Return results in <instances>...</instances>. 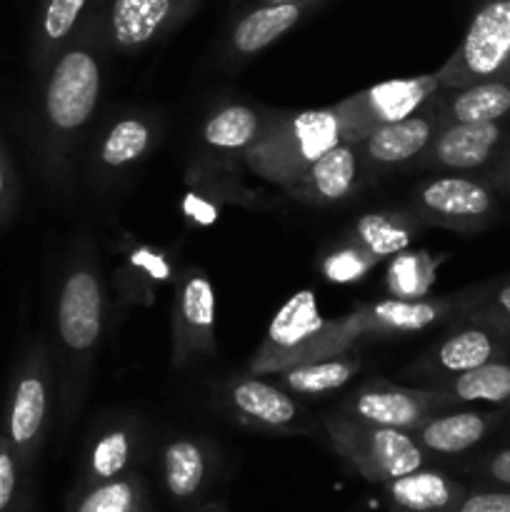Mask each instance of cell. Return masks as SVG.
Here are the masks:
<instances>
[{
    "mask_svg": "<svg viewBox=\"0 0 510 512\" xmlns=\"http://www.w3.org/2000/svg\"><path fill=\"white\" fill-rule=\"evenodd\" d=\"M103 10L85 13L68 43L38 80L33 150L40 175L53 190L73 178V163L103 95Z\"/></svg>",
    "mask_w": 510,
    "mask_h": 512,
    "instance_id": "cell-1",
    "label": "cell"
},
{
    "mask_svg": "<svg viewBox=\"0 0 510 512\" xmlns=\"http://www.w3.org/2000/svg\"><path fill=\"white\" fill-rule=\"evenodd\" d=\"M108 298L93 240L78 238L63 265L55 295L53 358L58 375L60 430L70 433L93 380L100 340L105 333Z\"/></svg>",
    "mask_w": 510,
    "mask_h": 512,
    "instance_id": "cell-2",
    "label": "cell"
},
{
    "mask_svg": "<svg viewBox=\"0 0 510 512\" xmlns=\"http://www.w3.org/2000/svg\"><path fill=\"white\" fill-rule=\"evenodd\" d=\"M360 340L363 335L355 328L350 313L325 318L313 290H298L273 315L265 338L250 358L248 373L275 375L290 365L353 353Z\"/></svg>",
    "mask_w": 510,
    "mask_h": 512,
    "instance_id": "cell-3",
    "label": "cell"
},
{
    "mask_svg": "<svg viewBox=\"0 0 510 512\" xmlns=\"http://www.w3.org/2000/svg\"><path fill=\"white\" fill-rule=\"evenodd\" d=\"M58 415V375L53 345L35 335L18 355L5 390L0 433L30 475H35L53 420Z\"/></svg>",
    "mask_w": 510,
    "mask_h": 512,
    "instance_id": "cell-4",
    "label": "cell"
},
{
    "mask_svg": "<svg viewBox=\"0 0 510 512\" xmlns=\"http://www.w3.org/2000/svg\"><path fill=\"white\" fill-rule=\"evenodd\" d=\"M343 120L335 105L305 110H270L263 133L243 163L250 173L290 190L295 180L335 145L345 143Z\"/></svg>",
    "mask_w": 510,
    "mask_h": 512,
    "instance_id": "cell-5",
    "label": "cell"
},
{
    "mask_svg": "<svg viewBox=\"0 0 510 512\" xmlns=\"http://www.w3.org/2000/svg\"><path fill=\"white\" fill-rule=\"evenodd\" d=\"M330 448L345 460L360 478L373 485L408 475L430 463L415 438L405 430L365 423L353 415L335 410L320 420Z\"/></svg>",
    "mask_w": 510,
    "mask_h": 512,
    "instance_id": "cell-6",
    "label": "cell"
},
{
    "mask_svg": "<svg viewBox=\"0 0 510 512\" xmlns=\"http://www.w3.org/2000/svg\"><path fill=\"white\" fill-rule=\"evenodd\" d=\"M435 73L440 88L510 80V0H478L458 48Z\"/></svg>",
    "mask_w": 510,
    "mask_h": 512,
    "instance_id": "cell-7",
    "label": "cell"
},
{
    "mask_svg": "<svg viewBox=\"0 0 510 512\" xmlns=\"http://www.w3.org/2000/svg\"><path fill=\"white\" fill-rule=\"evenodd\" d=\"M408 210L428 228L475 235L500 218L498 193L483 178L465 173H440L423 180L410 193Z\"/></svg>",
    "mask_w": 510,
    "mask_h": 512,
    "instance_id": "cell-8",
    "label": "cell"
},
{
    "mask_svg": "<svg viewBox=\"0 0 510 512\" xmlns=\"http://www.w3.org/2000/svg\"><path fill=\"white\" fill-rule=\"evenodd\" d=\"M438 90V73L383 80V83H375L370 88L338 100L335 108H338L340 120H343L348 140H358L370 130L380 128V125L398 123V120L415 115L425 103L433 100Z\"/></svg>",
    "mask_w": 510,
    "mask_h": 512,
    "instance_id": "cell-9",
    "label": "cell"
},
{
    "mask_svg": "<svg viewBox=\"0 0 510 512\" xmlns=\"http://www.w3.org/2000/svg\"><path fill=\"white\" fill-rule=\"evenodd\" d=\"M500 358H510L508 335L473 320H455V328L410 363L405 375L425 385H435Z\"/></svg>",
    "mask_w": 510,
    "mask_h": 512,
    "instance_id": "cell-10",
    "label": "cell"
},
{
    "mask_svg": "<svg viewBox=\"0 0 510 512\" xmlns=\"http://www.w3.org/2000/svg\"><path fill=\"white\" fill-rule=\"evenodd\" d=\"M200 0H110L103 10L105 48L133 55L168 38L198 10Z\"/></svg>",
    "mask_w": 510,
    "mask_h": 512,
    "instance_id": "cell-11",
    "label": "cell"
},
{
    "mask_svg": "<svg viewBox=\"0 0 510 512\" xmlns=\"http://www.w3.org/2000/svg\"><path fill=\"white\" fill-rule=\"evenodd\" d=\"M223 400L233 420L243 428L265 435H308L313 420L290 398L283 385H273L260 375L245 373L230 378L223 388Z\"/></svg>",
    "mask_w": 510,
    "mask_h": 512,
    "instance_id": "cell-12",
    "label": "cell"
},
{
    "mask_svg": "<svg viewBox=\"0 0 510 512\" xmlns=\"http://www.w3.org/2000/svg\"><path fill=\"white\" fill-rule=\"evenodd\" d=\"M218 295L213 280L200 268H188L178 278L173 298V368H188L200 358L218 353L215 335Z\"/></svg>",
    "mask_w": 510,
    "mask_h": 512,
    "instance_id": "cell-13",
    "label": "cell"
},
{
    "mask_svg": "<svg viewBox=\"0 0 510 512\" xmlns=\"http://www.w3.org/2000/svg\"><path fill=\"white\" fill-rule=\"evenodd\" d=\"M448 408H453V405L433 385L405 388V385H393L388 380H368L360 388H355L353 393L345 395L343 405L338 410L358 420H365V423L413 433L430 415Z\"/></svg>",
    "mask_w": 510,
    "mask_h": 512,
    "instance_id": "cell-14",
    "label": "cell"
},
{
    "mask_svg": "<svg viewBox=\"0 0 510 512\" xmlns=\"http://www.w3.org/2000/svg\"><path fill=\"white\" fill-rule=\"evenodd\" d=\"M468 290L450 295H425V298H385L363 303L350 310L355 328L363 338H408L423 333L448 320H458L463 313Z\"/></svg>",
    "mask_w": 510,
    "mask_h": 512,
    "instance_id": "cell-15",
    "label": "cell"
},
{
    "mask_svg": "<svg viewBox=\"0 0 510 512\" xmlns=\"http://www.w3.org/2000/svg\"><path fill=\"white\" fill-rule=\"evenodd\" d=\"M510 145L508 120L443 123L420 155V168L438 173H485Z\"/></svg>",
    "mask_w": 510,
    "mask_h": 512,
    "instance_id": "cell-16",
    "label": "cell"
},
{
    "mask_svg": "<svg viewBox=\"0 0 510 512\" xmlns=\"http://www.w3.org/2000/svg\"><path fill=\"white\" fill-rule=\"evenodd\" d=\"M160 140V123L153 113L130 110L108 120L93 140L88 173L95 183H113L138 168Z\"/></svg>",
    "mask_w": 510,
    "mask_h": 512,
    "instance_id": "cell-17",
    "label": "cell"
},
{
    "mask_svg": "<svg viewBox=\"0 0 510 512\" xmlns=\"http://www.w3.org/2000/svg\"><path fill=\"white\" fill-rule=\"evenodd\" d=\"M435 95L430 103H425L410 118L390 125H380V128L365 133L363 138L353 140L365 175H385L408 163H418L420 155L428 150L435 133L443 125L438 105H435Z\"/></svg>",
    "mask_w": 510,
    "mask_h": 512,
    "instance_id": "cell-18",
    "label": "cell"
},
{
    "mask_svg": "<svg viewBox=\"0 0 510 512\" xmlns=\"http://www.w3.org/2000/svg\"><path fill=\"white\" fill-rule=\"evenodd\" d=\"M160 485L170 503L193 512L218 473V453L213 443L198 435H173L160 445Z\"/></svg>",
    "mask_w": 510,
    "mask_h": 512,
    "instance_id": "cell-19",
    "label": "cell"
},
{
    "mask_svg": "<svg viewBox=\"0 0 510 512\" xmlns=\"http://www.w3.org/2000/svg\"><path fill=\"white\" fill-rule=\"evenodd\" d=\"M505 420H508V410L503 408L480 410L458 405V408H448L430 415L410 435L430 460L463 458V455L478 450L490 435L498 433Z\"/></svg>",
    "mask_w": 510,
    "mask_h": 512,
    "instance_id": "cell-20",
    "label": "cell"
},
{
    "mask_svg": "<svg viewBox=\"0 0 510 512\" xmlns=\"http://www.w3.org/2000/svg\"><path fill=\"white\" fill-rule=\"evenodd\" d=\"M270 110L248 103H220L200 123V153L215 165H235L263 133Z\"/></svg>",
    "mask_w": 510,
    "mask_h": 512,
    "instance_id": "cell-21",
    "label": "cell"
},
{
    "mask_svg": "<svg viewBox=\"0 0 510 512\" xmlns=\"http://www.w3.org/2000/svg\"><path fill=\"white\" fill-rule=\"evenodd\" d=\"M143 455V428L135 418H110L88 438L75 483H105L135 473Z\"/></svg>",
    "mask_w": 510,
    "mask_h": 512,
    "instance_id": "cell-22",
    "label": "cell"
},
{
    "mask_svg": "<svg viewBox=\"0 0 510 512\" xmlns=\"http://www.w3.org/2000/svg\"><path fill=\"white\" fill-rule=\"evenodd\" d=\"M365 178L363 163H360L358 148L353 140L335 145L328 153L320 155L288 190L295 200L305 205H338L353 198Z\"/></svg>",
    "mask_w": 510,
    "mask_h": 512,
    "instance_id": "cell-23",
    "label": "cell"
},
{
    "mask_svg": "<svg viewBox=\"0 0 510 512\" xmlns=\"http://www.w3.org/2000/svg\"><path fill=\"white\" fill-rule=\"evenodd\" d=\"M320 0H298V3H255L248 13L240 15L228 33L225 55L233 60L253 58L265 48L293 30Z\"/></svg>",
    "mask_w": 510,
    "mask_h": 512,
    "instance_id": "cell-24",
    "label": "cell"
},
{
    "mask_svg": "<svg viewBox=\"0 0 510 512\" xmlns=\"http://www.w3.org/2000/svg\"><path fill=\"white\" fill-rule=\"evenodd\" d=\"M380 488L388 512H453L470 485L428 463Z\"/></svg>",
    "mask_w": 510,
    "mask_h": 512,
    "instance_id": "cell-25",
    "label": "cell"
},
{
    "mask_svg": "<svg viewBox=\"0 0 510 512\" xmlns=\"http://www.w3.org/2000/svg\"><path fill=\"white\" fill-rule=\"evenodd\" d=\"M435 105L443 123H495L510 118V80H478L440 88Z\"/></svg>",
    "mask_w": 510,
    "mask_h": 512,
    "instance_id": "cell-26",
    "label": "cell"
},
{
    "mask_svg": "<svg viewBox=\"0 0 510 512\" xmlns=\"http://www.w3.org/2000/svg\"><path fill=\"white\" fill-rule=\"evenodd\" d=\"M423 230L425 225L408 208L370 210L350 225L343 238L368 250L375 260H385L408 250Z\"/></svg>",
    "mask_w": 510,
    "mask_h": 512,
    "instance_id": "cell-27",
    "label": "cell"
},
{
    "mask_svg": "<svg viewBox=\"0 0 510 512\" xmlns=\"http://www.w3.org/2000/svg\"><path fill=\"white\" fill-rule=\"evenodd\" d=\"M88 5L90 0H38L30 33V70L35 78L43 75L50 60L68 43L88 13Z\"/></svg>",
    "mask_w": 510,
    "mask_h": 512,
    "instance_id": "cell-28",
    "label": "cell"
},
{
    "mask_svg": "<svg viewBox=\"0 0 510 512\" xmlns=\"http://www.w3.org/2000/svg\"><path fill=\"white\" fill-rule=\"evenodd\" d=\"M65 512H153V500L135 470L105 483H75L65 495Z\"/></svg>",
    "mask_w": 510,
    "mask_h": 512,
    "instance_id": "cell-29",
    "label": "cell"
},
{
    "mask_svg": "<svg viewBox=\"0 0 510 512\" xmlns=\"http://www.w3.org/2000/svg\"><path fill=\"white\" fill-rule=\"evenodd\" d=\"M433 388L445 395L453 408L483 403L490 408L510 410V358L485 363L468 373L435 383Z\"/></svg>",
    "mask_w": 510,
    "mask_h": 512,
    "instance_id": "cell-30",
    "label": "cell"
},
{
    "mask_svg": "<svg viewBox=\"0 0 510 512\" xmlns=\"http://www.w3.org/2000/svg\"><path fill=\"white\" fill-rule=\"evenodd\" d=\"M363 368V358L353 353L330 355V358L308 360V363L290 365L275 373L278 383L288 393L305 395V398H323L348 385Z\"/></svg>",
    "mask_w": 510,
    "mask_h": 512,
    "instance_id": "cell-31",
    "label": "cell"
},
{
    "mask_svg": "<svg viewBox=\"0 0 510 512\" xmlns=\"http://www.w3.org/2000/svg\"><path fill=\"white\" fill-rule=\"evenodd\" d=\"M445 255L435 258L428 250H403L393 255L385 270V288L390 298H425L430 295Z\"/></svg>",
    "mask_w": 510,
    "mask_h": 512,
    "instance_id": "cell-32",
    "label": "cell"
},
{
    "mask_svg": "<svg viewBox=\"0 0 510 512\" xmlns=\"http://www.w3.org/2000/svg\"><path fill=\"white\" fill-rule=\"evenodd\" d=\"M458 320L483 323L510 338V278L470 288Z\"/></svg>",
    "mask_w": 510,
    "mask_h": 512,
    "instance_id": "cell-33",
    "label": "cell"
},
{
    "mask_svg": "<svg viewBox=\"0 0 510 512\" xmlns=\"http://www.w3.org/2000/svg\"><path fill=\"white\" fill-rule=\"evenodd\" d=\"M0 512H33V475L0 433Z\"/></svg>",
    "mask_w": 510,
    "mask_h": 512,
    "instance_id": "cell-34",
    "label": "cell"
},
{
    "mask_svg": "<svg viewBox=\"0 0 510 512\" xmlns=\"http://www.w3.org/2000/svg\"><path fill=\"white\" fill-rule=\"evenodd\" d=\"M378 263L380 260H375L368 250L355 245L353 240L340 238L338 245L325 250L323 258H320V273L328 283L350 285L363 280Z\"/></svg>",
    "mask_w": 510,
    "mask_h": 512,
    "instance_id": "cell-35",
    "label": "cell"
},
{
    "mask_svg": "<svg viewBox=\"0 0 510 512\" xmlns=\"http://www.w3.org/2000/svg\"><path fill=\"white\" fill-rule=\"evenodd\" d=\"M458 470L473 478V483L510 488V443L490 448L485 453L470 455L458 465Z\"/></svg>",
    "mask_w": 510,
    "mask_h": 512,
    "instance_id": "cell-36",
    "label": "cell"
},
{
    "mask_svg": "<svg viewBox=\"0 0 510 512\" xmlns=\"http://www.w3.org/2000/svg\"><path fill=\"white\" fill-rule=\"evenodd\" d=\"M453 512H510V488L473 483Z\"/></svg>",
    "mask_w": 510,
    "mask_h": 512,
    "instance_id": "cell-37",
    "label": "cell"
},
{
    "mask_svg": "<svg viewBox=\"0 0 510 512\" xmlns=\"http://www.w3.org/2000/svg\"><path fill=\"white\" fill-rule=\"evenodd\" d=\"M20 205V178L13 158L0 138V228L10 223Z\"/></svg>",
    "mask_w": 510,
    "mask_h": 512,
    "instance_id": "cell-38",
    "label": "cell"
},
{
    "mask_svg": "<svg viewBox=\"0 0 510 512\" xmlns=\"http://www.w3.org/2000/svg\"><path fill=\"white\" fill-rule=\"evenodd\" d=\"M483 180L498 195H510V145L505 148V153L485 170Z\"/></svg>",
    "mask_w": 510,
    "mask_h": 512,
    "instance_id": "cell-39",
    "label": "cell"
},
{
    "mask_svg": "<svg viewBox=\"0 0 510 512\" xmlns=\"http://www.w3.org/2000/svg\"><path fill=\"white\" fill-rule=\"evenodd\" d=\"M193 512H228V510H225L223 503H218V500H213V503H200L198 508H195Z\"/></svg>",
    "mask_w": 510,
    "mask_h": 512,
    "instance_id": "cell-40",
    "label": "cell"
},
{
    "mask_svg": "<svg viewBox=\"0 0 510 512\" xmlns=\"http://www.w3.org/2000/svg\"><path fill=\"white\" fill-rule=\"evenodd\" d=\"M258 3H298V0H258Z\"/></svg>",
    "mask_w": 510,
    "mask_h": 512,
    "instance_id": "cell-41",
    "label": "cell"
},
{
    "mask_svg": "<svg viewBox=\"0 0 510 512\" xmlns=\"http://www.w3.org/2000/svg\"><path fill=\"white\" fill-rule=\"evenodd\" d=\"M503 428L508 430V433H510V410H508V420H505V425H503Z\"/></svg>",
    "mask_w": 510,
    "mask_h": 512,
    "instance_id": "cell-42",
    "label": "cell"
}]
</instances>
